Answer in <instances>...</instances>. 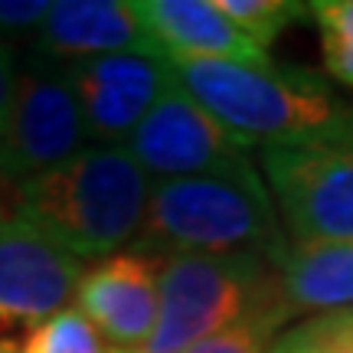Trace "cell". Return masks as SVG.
<instances>
[{"label": "cell", "mask_w": 353, "mask_h": 353, "mask_svg": "<svg viewBox=\"0 0 353 353\" xmlns=\"http://www.w3.org/2000/svg\"><path fill=\"white\" fill-rule=\"evenodd\" d=\"M154 180L125 144H88L13 190L10 216L82 262L134 245Z\"/></svg>", "instance_id": "6da1fadb"}, {"label": "cell", "mask_w": 353, "mask_h": 353, "mask_svg": "<svg viewBox=\"0 0 353 353\" xmlns=\"http://www.w3.org/2000/svg\"><path fill=\"white\" fill-rule=\"evenodd\" d=\"M176 85L259 151L353 138V105L311 69L278 63H170Z\"/></svg>", "instance_id": "7a4b0ae2"}, {"label": "cell", "mask_w": 353, "mask_h": 353, "mask_svg": "<svg viewBox=\"0 0 353 353\" xmlns=\"http://www.w3.org/2000/svg\"><path fill=\"white\" fill-rule=\"evenodd\" d=\"M134 245L161 255L255 252L272 262L288 249L272 190L255 161L219 174L154 183Z\"/></svg>", "instance_id": "3957f363"}, {"label": "cell", "mask_w": 353, "mask_h": 353, "mask_svg": "<svg viewBox=\"0 0 353 353\" xmlns=\"http://www.w3.org/2000/svg\"><path fill=\"white\" fill-rule=\"evenodd\" d=\"M275 298L285 294L268 255H167L157 324L131 353H187Z\"/></svg>", "instance_id": "277c9868"}, {"label": "cell", "mask_w": 353, "mask_h": 353, "mask_svg": "<svg viewBox=\"0 0 353 353\" xmlns=\"http://www.w3.org/2000/svg\"><path fill=\"white\" fill-rule=\"evenodd\" d=\"M278 219L298 245L353 242V138L259 151Z\"/></svg>", "instance_id": "5b68a950"}, {"label": "cell", "mask_w": 353, "mask_h": 353, "mask_svg": "<svg viewBox=\"0 0 353 353\" xmlns=\"http://www.w3.org/2000/svg\"><path fill=\"white\" fill-rule=\"evenodd\" d=\"M82 148H88V134L69 65L26 52L10 118L0 134V180L13 193L26 180L65 164Z\"/></svg>", "instance_id": "8992f818"}, {"label": "cell", "mask_w": 353, "mask_h": 353, "mask_svg": "<svg viewBox=\"0 0 353 353\" xmlns=\"http://www.w3.org/2000/svg\"><path fill=\"white\" fill-rule=\"evenodd\" d=\"M85 268L33 226L0 223V353H20L43 321L72 307Z\"/></svg>", "instance_id": "52a82bcc"}, {"label": "cell", "mask_w": 353, "mask_h": 353, "mask_svg": "<svg viewBox=\"0 0 353 353\" xmlns=\"http://www.w3.org/2000/svg\"><path fill=\"white\" fill-rule=\"evenodd\" d=\"M125 148L154 183L252 164L255 151V144L219 125L200 101L187 95L176 85V79L164 92V99L148 112V118L134 128Z\"/></svg>", "instance_id": "ba28073f"}, {"label": "cell", "mask_w": 353, "mask_h": 353, "mask_svg": "<svg viewBox=\"0 0 353 353\" xmlns=\"http://www.w3.org/2000/svg\"><path fill=\"white\" fill-rule=\"evenodd\" d=\"M65 65L88 144H128L134 128L174 85L170 63L154 52H114Z\"/></svg>", "instance_id": "9c48e42d"}, {"label": "cell", "mask_w": 353, "mask_h": 353, "mask_svg": "<svg viewBox=\"0 0 353 353\" xmlns=\"http://www.w3.org/2000/svg\"><path fill=\"white\" fill-rule=\"evenodd\" d=\"M164 262L167 255L128 245L85 268L72 304L95 324L114 353L138 350L151 337L161 311Z\"/></svg>", "instance_id": "30bf717a"}, {"label": "cell", "mask_w": 353, "mask_h": 353, "mask_svg": "<svg viewBox=\"0 0 353 353\" xmlns=\"http://www.w3.org/2000/svg\"><path fill=\"white\" fill-rule=\"evenodd\" d=\"M144 33L167 63H268L216 0H131Z\"/></svg>", "instance_id": "8fae6325"}, {"label": "cell", "mask_w": 353, "mask_h": 353, "mask_svg": "<svg viewBox=\"0 0 353 353\" xmlns=\"http://www.w3.org/2000/svg\"><path fill=\"white\" fill-rule=\"evenodd\" d=\"M56 63H82L114 52H154L131 0H56L39 26L33 50Z\"/></svg>", "instance_id": "7c38bea8"}, {"label": "cell", "mask_w": 353, "mask_h": 353, "mask_svg": "<svg viewBox=\"0 0 353 353\" xmlns=\"http://www.w3.org/2000/svg\"><path fill=\"white\" fill-rule=\"evenodd\" d=\"M275 268L281 294L294 314L353 307V242H291Z\"/></svg>", "instance_id": "4fadbf2b"}, {"label": "cell", "mask_w": 353, "mask_h": 353, "mask_svg": "<svg viewBox=\"0 0 353 353\" xmlns=\"http://www.w3.org/2000/svg\"><path fill=\"white\" fill-rule=\"evenodd\" d=\"M291 317H294V311L288 307V301L275 298V301L262 304L259 311L245 314L242 321L229 324L226 330L190 347L187 353H268Z\"/></svg>", "instance_id": "5bb4252c"}, {"label": "cell", "mask_w": 353, "mask_h": 353, "mask_svg": "<svg viewBox=\"0 0 353 353\" xmlns=\"http://www.w3.org/2000/svg\"><path fill=\"white\" fill-rule=\"evenodd\" d=\"M216 7L265 52L291 23L311 17L307 3L298 0H216Z\"/></svg>", "instance_id": "9a60e30c"}, {"label": "cell", "mask_w": 353, "mask_h": 353, "mask_svg": "<svg viewBox=\"0 0 353 353\" xmlns=\"http://www.w3.org/2000/svg\"><path fill=\"white\" fill-rule=\"evenodd\" d=\"M20 353H114L76 304L43 321Z\"/></svg>", "instance_id": "2e32d148"}, {"label": "cell", "mask_w": 353, "mask_h": 353, "mask_svg": "<svg viewBox=\"0 0 353 353\" xmlns=\"http://www.w3.org/2000/svg\"><path fill=\"white\" fill-rule=\"evenodd\" d=\"M46 13H50V0H0V43L10 50L26 43L33 50V39Z\"/></svg>", "instance_id": "e0dca14e"}, {"label": "cell", "mask_w": 353, "mask_h": 353, "mask_svg": "<svg viewBox=\"0 0 353 353\" xmlns=\"http://www.w3.org/2000/svg\"><path fill=\"white\" fill-rule=\"evenodd\" d=\"M307 13L321 33H337L353 43V0H314L307 3Z\"/></svg>", "instance_id": "ac0fdd59"}, {"label": "cell", "mask_w": 353, "mask_h": 353, "mask_svg": "<svg viewBox=\"0 0 353 353\" xmlns=\"http://www.w3.org/2000/svg\"><path fill=\"white\" fill-rule=\"evenodd\" d=\"M321 52H324V69L330 76L353 88V43L337 33H321Z\"/></svg>", "instance_id": "d6986e66"}, {"label": "cell", "mask_w": 353, "mask_h": 353, "mask_svg": "<svg viewBox=\"0 0 353 353\" xmlns=\"http://www.w3.org/2000/svg\"><path fill=\"white\" fill-rule=\"evenodd\" d=\"M268 353H330V347L324 343L321 330L314 327V321H304L298 327L281 330Z\"/></svg>", "instance_id": "ffe728a7"}, {"label": "cell", "mask_w": 353, "mask_h": 353, "mask_svg": "<svg viewBox=\"0 0 353 353\" xmlns=\"http://www.w3.org/2000/svg\"><path fill=\"white\" fill-rule=\"evenodd\" d=\"M17 79H20V59H17V50H10V46L0 43V134H3L7 118H10L13 95H17Z\"/></svg>", "instance_id": "44dd1931"}, {"label": "cell", "mask_w": 353, "mask_h": 353, "mask_svg": "<svg viewBox=\"0 0 353 353\" xmlns=\"http://www.w3.org/2000/svg\"><path fill=\"white\" fill-rule=\"evenodd\" d=\"M314 321V327L321 330V337H324V343L330 347V353H353V341L350 337H343V334H337V330L327 324V317L324 314H317V317H311Z\"/></svg>", "instance_id": "7402d4cb"}, {"label": "cell", "mask_w": 353, "mask_h": 353, "mask_svg": "<svg viewBox=\"0 0 353 353\" xmlns=\"http://www.w3.org/2000/svg\"><path fill=\"white\" fill-rule=\"evenodd\" d=\"M327 317V324L337 334H343V337H350L353 341V307H347V311H330V314H324Z\"/></svg>", "instance_id": "603a6c76"}, {"label": "cell", "mask_w": 353, "mask_h": 353, "mask_svg": "<svg viewBox=\"0 0 353 353\" xmlns=\"http://www.w3.org/2000/svg\"><path fill=\"white\" fill-rule=\"evenodd\" d=\"M0 187H7V183L0 180ZM7 219H10V203H7V200H0V223H7Z\"/></svg>", "instance_id": "cb8c5ba5"}]
</instances>
